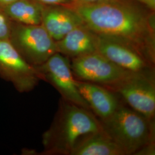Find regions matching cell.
<instances>
[{
  "mask_svg": "<svg viewBox=\"0 0 155 155\" xmlns=\"http://www.w3.org/2000/svg\"><path fill=\"white\" fill-rule=\"evenodd\" d=\"M70 61L75 79L102 86L116 83L131 72L118 66L98 52Z\"/></svg>",
  "mask_w": 155,
  "mask_h": 155,
  "instance_id": "ba28073f",
  "label": "cell"
},
{
  "mask_svg": "<svg viewBox=\"0 0 155 155\" xmlns=\"http://www.w3.org/2000/svg\"><path fill=\"white\" fill-rule=\"evenodd\" d=\"M98 36V52L118 66L130 72L155 73V64L133 45L120 39Z\"/></svg>",
  "mask_w": 155,
  "mask_h": 155,
  "instance_id": "9c48e42d",
  "label": "cell"
},
{
  "mask_svg": "<svg viewBox=\"0 0 155 155\" xmlns=\"http://www.w3.org/2000/svg\"><path fill=\"white\" fill-rule=\"evenodd\" d=\"M44 5H61L68 3L70 0H33Z\"/></svg>",
  "mask_w": 155,
  "mask_h": 155,
  "instance_id": "2e32d148",
  "label": "cell"
},
{
  "mask_svg": "<svg viewBox=\"0 0 155 155\" xmlns=\"http://www.w3.org/2000/svg\"><path fill=\"white\" fill-rule=\"evenodd\" d=\"M9 39L22 58L33 67L42 64L57 52L56 41L41 24L12 21Z\"/></svg>",
  "mask_w": 155,
  "mask_h": 155,
  "instance_id": "277c9868",
  "label": "cell"
},
{
  "mask_svg": "<svg viewBox=\"0 0 155 155\" xmlns=\"http://www.w3.org/2000/svg\"><path fill=\"white\" fill-rule=\"evenodd\" d=\"M0 77L20 93L32 91L41 80L35 67L22 58L9 39H0Z\"/></svg>",
  "mask_w": 155,
  "mask_h": 155,
  "instance_id": "8992f818",
  "label": "cell"
},
{
  "mask_svg": "<svg viewBox=\"0 0 155 155\" xmlns=\"http://www.w3.org/2000/svg\"><path fill=\"white\" fill-rule=\"evenodd\" d=\"M72 8L96 34L127 42L155 64V25L152 20L150 21L138 10L119 0L76 4Z\"/></svg>",
  "mask_w": 155,
  "mask_h": 155,
  "instance_id": "6da1fadb",
  "label": "cell"
},
{
  "mask_svg": "<svg viewBox=\"0 0 155 155\" xmlns=\"http://www.w3.org/2000/svg\"><path fill=\"white\" fill-rule=\"evenodd\" d=\"M73 1L75 2L76 4H91V3L109 1H113V0H73Z\"/></svg>",
  "mask_w": 155,
  "mask_h": 155,
  "instance_id": "e0dca14e",
  "label": "cell"
},
{
  "mask_svg": "<svg viewBox=\"0 0 155 155\" xmlns=\"http://www.w3.org/2000/svg\"><path fill=\"white\" fill-rule=\"evenodd\" d=\"M98 35L83 24L56 41V51L71 59L98 52Z\"/></svg>",
  "mask_w": 155,
  "mask_h": 155,
  "instance_id": "8fae6325",
  "label": "cell"
},
{
  "mask_svg": "<svg viewBox=\"0 0 155 155\" xmlns=\"http://www.w3.org/2000/svg\"><path fill=\"white\" fill-rule=\"evenodd\" d=\"M76 84L91 111L100 120L110 116L120 104L113 91L100 84L77 79Z\"/></svg>",
  "mask_w": 155,
  "mask_h": 155,
  "instance_id": "7c38bea8",
  "label": "cell"
},
{
  "mask_svg": "<svg viewBox=\"0 0 155 155\" xmlns=\"http://www.w3.org/2000/svg\"><path fill=\"white\" fill-rule=\"evenodd\" d=\"M15 1L16 0H0V8L8 5Z\"/></svg>",
  "mask_w": 155,
  "mask_h": 155,
  "instance_id": "d6986e66",
  "label": "cell"
},
{
  "mask_svg": "<svg viewBox=\"0 0 155 155\" xmlns=\"http://www.w3.org/2000/svg\"><path fill=\"white\" fill-rule=\"evenodd\" d=\"M35 67L41 80L52 85L62 98L91 111L78 90L68 58L56 52L44 63Z\"/></svg>",
  "mask_w": 155,
  "mask_h": 155,
  "instance_id": "52a82bcc",
  "label": "cell"
},
{
  "mask_svg": "<svg viewBox=\"0 0 155 155\" xmlns=\"http://www.w3.org/2000/svg\"><path fill=\"white\" fill-rule=\"evenodd\" d=\"M43 5L33 0H16L1 8L13 22L26 25L41 24Z\"/></svg>",
  "mask_w": 155,
  "mask_h": 155,
  "instance_id": "4fadbf2b",
  "label": "cell"
},
{
  "mask_svg": "<svg viewBox=\"0 0 155 155\" xmlns=\"http://www.w3.org/2000/svg\"><path fill=\"white\" fill-rule=\"evenodd\" d=\"M71 155H125L104 131L95 133L73 150Z\"/></svg>",
  "mask_w": 155,
  "mask_h": 155,
  "instance_id": "5bb4252c",
  "label": "cell"
},
{
  "mask_svg": "<svg viewBox=\"0 0 155 155\" xmlns=\"http://www.w3.org/2000/svg\"><path fill=\"white\" fill-rule=\"evenodd\" d=\"M137 1L146 5L152 10L155 9V0H137Z\"/></svg>",
  "mask_w": 155,
  "mask_h": 155,
  "instance_id": "ac0fdd59",
  "label": "cell"
},
{
  "mask_svg": "<svg viewBox=\"0 0 155 155\" xmlns=\"http://www.w3.org/2000/svg\"><path fill=\"white\" fill-rule=\"evenodd\" d=\"M12 24V21L0 8V39L9 38Z\"/></svg>",
  "mask_w": 155,
  "mask_h": 155,
  "instance_id": "9a60e30c",
  "label": "cell"
},
{
  "mask_svg": "<svg viewBox=\"0 0 155 155\" xmlns=\"http://www.w3.org/2000/svg\"><path fill=\"white\" fill-rule=\"evenodd\" d=\"M102 127L125 155H137L155 145V121L120 104L110 116L100 120Z\"/></svg>",
  "mask_w": 155,
  "mask_h": 155,
  "instance_id": "3957f363",
  "label": "cell"
},
{
  "mask_svg": "<svg viewBox=\"0 0 155 155\" xmlns=\"http://www.w3.org/2000/svg\"><path fill=\"white\" fill-rule=\"evenodd\" d=\"M92 111L61 98L50 127L42 136L46 155H71L73 150L94 133L102 130Z\"/></svg>",
  "mask_w": 155,
  "mask_h": 155,
  "instance_id": "7a4b0ae2",
  "label": "cell"
},
{
  "mask_svg": "<svg viewBox=\"0 0 155 155\" xmlns=\"http://www.w3.org/2000/svg\"><path fill=\"white\" fill-rule=\"evenodd\" d=\"M41 24L56 41L62 39L74 28L84 23L81 17L73 8L61 5H43Z\"/></svg>",
  "mask_w": 155,
  "mask_h": 155,
  "instance_id": "30bf717a",
  "label": "cell"
},
{
  "mask_svg": "<svg viewBox=\"0 0 155 155\" xmlns=\"http://www.w3.org/2000/svg\"><path fill=\"white\" fill-rule=\"evenodd\" d=\"M104 87L121 96L134 110L154 120L155 73L130 72L116 83Z\"/></svg>",
  "mask_w": 155,
  "mask_h": 155,
  "instance_id": "5b68a950",
  "label": "cell"
}]
</instances>
